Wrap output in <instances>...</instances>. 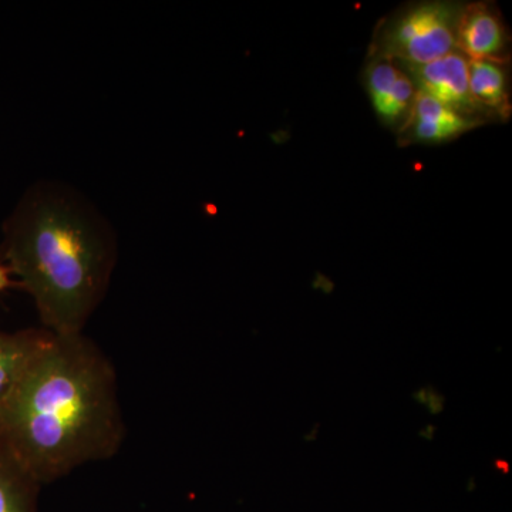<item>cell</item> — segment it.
I'll return each mask as SVG.
<instances>
[{
    "mask_svg": "<svg viewBox=\"0 0 512 512\" xmlns=\"http://www.w3.org/2000/svg\"><path fill=\"white\" fill-rule=\"evenodd\" d=\"M124 434L116 369L84 333H52L0 406V444L40 485L110 460Z\"/></svg>",
    "mask_w": 512,
    "mask_h": 512,
    "instance_id": "obj_1",
    "label": "cell"
},
{
    "mask_svg": "<svg viewBox=\"0 0 512 512\" xmlns=\"http://www.w3.org/2000/svg\"><path fill=\"white\" fill-rule=\"evenodd\" d=\"M5 232L6 259L32 296L42 328L83 333L119 259L110 222L79 191L43 181L30 188Z\"/></svg>",
    "mask_w": 512,
    "mask_h": 512,
    "instance_id": "obj_2",
    "label": "cell"
},
{
    "mask_svg": "<svg viewBox=\"0 0 512 512\" xmlns=\"http://www.w3.org/2000/svg\"><path fill=\"white\" fill-rule=\"evenodd\" d=\"M464 6L466 3L433 0L400 9L376 30L370 57L426 64L454 52Z\"/></svg>",
    "mask_w": 512,
    "mask_h": 512,
    "instance_id": "obj_3",
    "label": "cell"
},
{
    "mask_svg": "<svg viewBox=\"0 0 512 512\" xmlns=\"http://www.w3.org/2000/svg\"><path fill=\"white\" fill-rule=\"evenodd\" d=\"M468 60L463 53L454 50L426 64H397L412 80L417 93L429 96L470 119L483 121L485 119L478 113L468 90Z\"/></svg>",
    "mask_w": 512,
    "mask_h": 512,
    "instance_id": "obj_4",
    "label": "cell"
},
{
    "mask_svg": "<svg viewBox=\"0 0 512 512\" xmlns=\"http://www.w3.org/2000/svg\"><path fill=\"white\" fill-rule=\"evenodd\" d=\"M457 50L471 60L507 63L510 36L495 6L466 3L458 23Z\"/></svg>",
    "mask_w": 512,
    "mask_h": 512,
    "instance_id": "obj_5",
    "label": "cell"
},
{
    "mask_svg": "<svg viewBox=\"0 0 512 512\" xmlns=\"http://www.w3.org/2000/svg\"><path fill=\"white\" fill-rule=\"evenodd\" d=\"M365 84L380 121L400 130L409 117L417 94L409 76L392 60L370 57Z\"/></svg>",
    "mask_w": 512,
    "mask_h": 512,
    "instance_id": "obj_6",
    "label": "cell"
},
{
    "mask_svg": "<svg viewBox=\"0 0 512 512\" xmlns=\"http://www.w3.org/2000/svg\"><path fill=\"white\" fill-rule=\"evenodd\" d=\"M483 121L470 119L429 96L417 93L406 123L400 128L404 143L440 144L473 130Z\"/></svg>",
    "mask_w": 512,
    "mask_h": 512,
    "instance_id": "obj_7",
    "label": "cell"
},
{
    "mask_svg": "<svg viewBox=\"0 0 512 512\" xmlns=\"http://www.w3.org/2000/svg\"><path fill=\"white\" fill-rule=\"evenodd\" d=\"M50 336L52 332L43 328L0 332V406L18 386Z\"/></svg>",
    "mask_w": 512,
    "mask_h": 512,
    "instance_id": "obj_8",
    "label": "cell"
},
{
    "mask_svg": "<svg viewBox=\"0 0 512 512\" xmlns=\"http://www.w3.org/2000/svg\"><path fill=\"white\" fill-rule=\"evenodd\" d=\"M468 90L484 119L487 114L507 119L511 110L507 63L468 60Z\"/></svg>",
    "mask_w": 512,
    "mask_h": 512,
    "instance_id": "obj_9",
    "label": "cell"
},
{
    "mask_svg": "<svg viewBox=\"0 0 512 512\" xmlns=\"http://www.w3.org/2000/svg\"><path fill=\"white\" fill-rule=\"evenodd\" d=\"M40 484L0 444V512H36Z\"/></svg>",
    "mask_w": 512,
    "mask_h": 512,
    "instance_id": "obj_10",
    "label": "cell"
},
{
    "mask_svg": "<svg viewBox=\"0 0 512 512\" xmlns=\"http://www.w3.org/2000/svg\"><path fill=\"white\" fill-rule=\"evenodd\" d=\"M10 285H12V282H10L8 269L0 264V292L5 291Z\"/></svg>",
    "mask_w": 512,
    "mask_h": 512,
    "instance_id": "obj_11",
    "label": "cell"
}]
</instances>
